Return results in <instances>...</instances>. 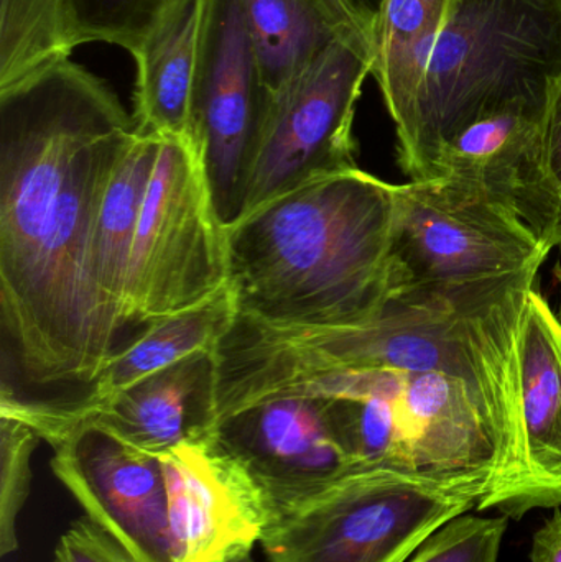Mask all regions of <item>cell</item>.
<instances>
[{"instance_id":"4fadbf2b","label":"cell","mask_w":561,"mask_h":562,"mask_svg":"<svg viewBox=\"0 0 561 562\" xmlns=\"http://www.w3.org/2000/svg\"><path fill=\"white\" fill-rule=\"evenodd\" d=\"M523 449L516 475L487 502L507 518L561 507V319L532 288L520 337Z\"/></svg>"},{"instance_id":"6da1fadb","label":"cell","mask_w":561,"mask_h":562,"mask_svg":"<svg viewBox=\"0 0 561 562\" xmlns=\"http://www.w3.org/2000/svg\"><path fill=\"white\" fill-rule=\"evenodd\" d=\"M135 134L115 92L69 58L0 88V398L78 402L121 350L94 239Z\"/></svg>"},{"instance_id":"44dd1931","label":"cell","mask_w":561,"mask_h":562,"mask_svg":"<svg viewBox=\"0 0 561 562\" xmlns=\"http://www.w3.org/2000/svg\"><path fill=\"white\" fill-rule=\"evenodd\" d=\"M453 0H384L374 35V66L385 108L401 137L411 124L438 35Z\"/></svg>"},{"instance_id":"9c48e42d","label":"cell","mask_w":561,"mask_h":562,"mask_svg":"<svg viewBox=\"0 0 561 562\" xmlns=\"http://www.w3.org/2000/svg\"><path fill=\"white\" fill-rule=\"evenodd\" d=\"M270 91L240 0H206L191 99L200 147L224 226L243 214L247 178Z\"/></svg>"},{"instance_id":"e0dca14e","label":"cell","mask_w":561,"mask_h":562,"mask_svg":"<svg viewBox=\"0 0 561 562\" xmlns=\"http://www.w3.org/2000/svg\"><path fill=\"white\" fill-rule=\"evenodd\" d=\"M206 0H171L137 52L138 134L190 138L191 99Z\"/></svg>"},{"instance_id":"ffe728a7","label":"cell","mask_w":561,"mask_h":562,"mask_svg":"<svg viewBox=\"0 0 561 562\" xmlns=\"http://www.w3.org/2000/svg\"><path fill=\"white\" fill-rule=\"evenodd\" d=\"M160 144L161 135L135 134L115 168L96 224V283L117 327L121 349L128 342L125 297L132 246Z\"/></svg>"},{"instance_id":"3957f363","label":"cell","mask_w":561,"mask_h":562,"mask_svg":"<svg viewBox=\"0 0 561 562\" xmlns=\"http://www.w3.org/2000/svg\"><path fill=\"white\" fill-rule=\"evenodd\" d=\"M397 184L361 168L313 178L227 227L240 316L277 326H352L402 291Z\"/></svg>"},{"instance_id":"7402d4cb","label":"cell","mask_w":561,"mask_h":562,"mask_svg":"<svg viewBox=\"0 0 561 562\" xmlns=\"http://www.w3.org/2000/svg\"><path fill=\"white\" fill-rule=\"evenodd\" d=\"M516 206L550 252L561 247V81L550 94L520 168Z\"/></svg>"},{"instance_id":"83f0119b","label":"cell","mask_w":561,"mask_h":562,"mask_svg":"<svg viewBox=\"0 0 561 562\" xmlns=\"http://www.w3.org/2000/svg\"><path fill=\"white\" fill-rule=\"evenodd\" d=\"M236 562H256V561L253 560V557H246V558H243V560H239Z\"/></svg>"},{"instance_id":"5b68a950","label":"cell","mask_w":561,"mask_h":562,"mask_svg":"<svg viewBox=\"0 0 561 562\" xmlns=\"http://www.w3.org/2000/svg\"><path fill=\"white\" fill-rule=\"evenodd\" d=\"M486 498L480 488L399 469L356 471L270 521L260 544L269 562H408Z\"/></svg>"},{"instance_id":"9a60e30c","label":"cell","mask_w":561,"mask_h":562,"mask_svg":"<svg viewBox=\"0 0 561 562\" xmlns=\"http://www.w3.org/2000/svg\"><path fill=\"white\" fill-rule=\"evenodd\" d=\"M237 314L236 296L227 284L206 303L145 327L141 336L109 359L78 402L65 406L9 402L0 406V413L20 419L38 436L55 426L86 418L142 380L193 353L214 352L236 323Z\"/></svg>"},{"instance_id":"30bf717a","label":"cell","mask_w":561,"mask_h":562,"mask_svg":"<svg viewBox=\"0 0 561 562\" xmlns=\"http://www.w3.org/2000/svg\"><path fill=\"white\" fill-rule=\"evenodd\" d=\"M40 439L52 469L86 515L142 562H173L164 464L94 419L65 423Z\"/></svg>"},{"instance_id":"484cf974","label":"cell","mask_w":561,"mask_h":562,"mask_svg":"<svg viewBox=\"0 0 561 562\" xmlns=\"http://www.w3.org/2000/svg\"><path fill=\"white\" fill-rule=\"evenodd\" d=\"M530 561L561 562V507L534 535Z\"/></svg>"},{"instance_id":"d4e9b609","label":"cell","mask_w":561,"mask_h":562,"mask_svg":"<svg viewBox=\"0 0 561 562\" xmlns=\"http://www.w3.org/2000/svg\"><path fill=\"white\" fill-rule=\"evenodd\" d=\"M53 562H142L114 535L88 515L69 525L56 544Z\"/></svg>"},{"instance_id":"4316f807","label":"cell","mask_w":561,"mask_h":562,"mask_svg":"<svg viewBox=\"0 0 561 562\" xmlns=\"http://www.w3.org/2000/svg\"><path fill=\"white\" fill-rule=\"evenodd\" d=\"M556 276H557V280H559L560 288H561V269H557ZM560 307H561V303H560Z\"/></svg>"},{"instance_id":"ac0fdd59","label":"cell","mask_w":561,"mask_h":562,"mask_svg":"<svg viewBox=\"0 0 561 562\" xmlns=\"http://www.w3.org/2000/svg\"><path fill=\"white\" fill-rule=\"evenodd\" d=\"M269 91L333 42L375 30L384 0H240Z\"/></svg>"},{"instance_id":"cb8c5ba5","label":"cell","mask_w":561,"mask_h":562,"mask_svg":"<svg viewBox=\"0 0 561 562\" xmlns=\"http://www.w3.org/2000/svg\"><path fill=\"white\" fill-rule=\"evenodd\" d=\"M507 517L461 515L438 530L408 562H500Z\"/></svg>"},{"instance_id":"7c38bea8","label":"cell","mask_w":561,"mask_h":562,"mask_svg":"<svg viewBox=\"0 0 561 562\" xmlns=\"http://www.w3.org/2000/svg\"><path fill=\"white\" fill-rule=\"evenodd\" d=\"M213 435L160 456L173 562L243 560L270 524L259 491Z\"/></svg>"},{"instance_id":"d6986e66","label":"cell","mask_w":561,"mask_h":562,"mask_svg":"<svg viewBox=\"0 0 561 562\" xmlns=\"http://www.w3.org/2000/svg\"><path fill=\"white\" fill-rule=\"evenodd\" d=\"M546 105L516 99L481 115L441 147L437 178L484 191L516 206L519 171Z\"/></svg>"},{"instance_id":"603a6c76","label":"cell","mask_w":561,"mask_h":562,"mask_svg":"<svg viewBox=\"0 0 561 562\" xmlns=\"http://www.w3.org/2000/svg\"><path fill=\"white\" fill-rule=\"evenodd\" d=\"M40 436L20 419L0 415V554L19 548L16 520L32 481V454Z\"/></svg>"},{"instance_id":"ba28073f","label":"cell","mask_w":561,"mask_h":562,"mask_svg":"<svg viewBox=\"0 0 561 562\" xmlns=\"http://www.w3.org/2000/svg\"><path fill=\"white\" fill-rule=\"evenodd\" d=\"M374 35L341 36L270 91L240 217L313 178L358 168L352 127L374 66Z\"/></svg>"},{"instance_id":"7a4b0ae2","label":"cell","mask_w":561,"mask_h":562,"mask_svg":"<svg viewBox=\"0 0 561 562\" xmlns=\"http://www.w3.org/2000/svg\"><path fill=\"white\" fill-rule=\"evenodd\" d=\"M536 280L530 273L460 294L402 290L352 326H277L237 314L214 350L217 418L332 373H450L483 400L513 456L514 477L523 449L520 337Z\"/></svg>"},{"instance_id":"5bb4252c","label":"cell","mask_w":561,"mask_h":562,"mask_svg":"<svg viewBox=\"0 0 561 562\" xmlns=\"http://www.w3.org/2000/svg\"><path fill=\"white\" fill-rule=\"evenodd\" d=\"M170 2L0 0V88L69 58L86 43H109L134 55Z\"/></svg>"},{"instance_id":"8992f818","label":"cell","mask_w":561,"mask_h":562,"mask_svg":"<svg viewBox=\"0 0 561 562\" xmlns=\"http://www.w3.org/2000/svg\"><path fill=\"white\" fill-rule=\"evenodd\" d=\"M227 284V227L200 147L161 135L128 266V342L150 324L206 303Z\"/></svg>"},{"instance_id":"8fae6325","label":"cell","mask_w":561,"mask_h":562,"mask_svg":"<svg viewBox=\"0 0 561 562\" xmlns=\"http://www.w3.org/2000/svg\"><path fill=\"white\" fill-rule=\"evenodd\" d=\"M213 436L259 491L270 521L358 471L319 396L256 403L221 419Z\"/></svg>"},{"instance_id":"2e32d148","label":"cell","mask_w":561,"mask_h":562,"mask_svg":"<svg viewBox=\"0 0 561 562\" xmlns=\"http://www.w3.org/2000/svg\"><path fill=\"white\" fill-rule=\"evenodd\" d=\"M81 419H94L158 458L184 442L210 438L217 425L214 352L187 357Z\"/></svg>"},{"instance_id":"52a82bcc","label":"cell","mask_w":561,"mask_h":562,"mask_svg":"<svg viewBox=\"0 0 561 562\" xmlns=\"http://www.w3.org/2000/svg\"><path fill=\"white\" fill-rule=\"evenodd\" d=\"M402 290L458 294L539 273L550 250L514 204L445 178L397 184Z\"/></svg>"},{"instance_id":"277c9868","label":"cell","mask_w":561,"mask_h":562,"mask_svg":"<svg viewBox=\"0 0 561 562\" xmlns=\"http://www.w3.org/2000/svg\"><path fill=\"white\" fill-rule=\"evenodd\" d=\"M561 81V0H453L415 99L397 161L437 178L441 147L516 99L547 104Z\"/></svg>"}]
</instances>
